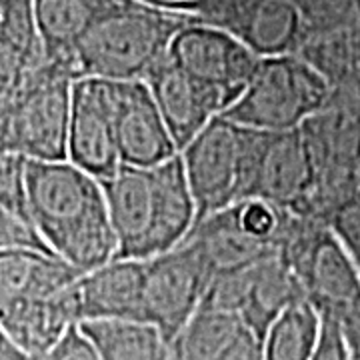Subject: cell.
<instances>
[{"label":"cell","mask_w":360,"mask_h":360,"mask_svg":"<svg viewBox=\"0 0 360 360\" xmlns=\"http://www.w3.org/2000/svg\"><path fill=\"white\" fill-rule=\"evenodd\" d=\"M26 214L52 255L80 274L116 257L103 180L66 160H26Z\"/></svg>","instance_id":"obj_1"},{"label":"cell","mask_w":360,"mask_h":360,"mask_svg":"<svg viewBox=\"0 0 360 360\" xmlns=\"http://www.w3.org/2000/svg\"><path fill=\"white\" fill-rule=\"evenodd\" d=\"M116 236L115 258H148L180 245L196 220L182 156L155 167L120 165L103 180Z\"/></svg>","instance_id":"obj_2"},{"label":"cell","mask_w":360,"mask_h":360,"mask_svg":"<svg viewBox=\"0 0 360 360\" xmlns=\"http://www.w3.org/2000/svg\"><path fill=\"white\" fill-rule=\"evenodd\" d=\"M191 20L193 14L132 0L90 26L70 51L68 68L77 78L144 80Z\"/></svg>","instance_id":"obj_3"},{"label":"cell","mask_w":360,"mask_h":360,"mask_svg":"<svg viewBox=\"0 0 360 360\" xmlns=\"http://www.w3.org/2000/svg\"><path fill=\"white\" fill-rule=\"evenodd\" d=\"M281 257L292 269L321 319L338 326L354 356H359L360 272L328 224L310 212H290Z\"/></svg>","instance_id":"obj_4"},{"label":"cell","mask_w":360,"mask_h":360,"mask_svg":"<svg viewBox=\"0 0 360 360\" xmlns=\"http://www.w3.org/2000/svg\"><path fill=\"white\" fill-rule=\"evenodd\" d=\"M298 130L312 168L307 212L328 224L336 208L360 193V80L330 86Z\"/></svg>","instance_id":"obj_5"},{"label":"cell","mask_w":360,"mask_h":360,"mask_svg":"<svg viewBox=\"0 0 360 360\" xmlns=\"http://www.w3.org/2000/svg\"><path fill=\"white\" fill-rule=\"evenodd\" d=\"M77 77L46 60L0 106V146L26 160H66Z\"/></svg>","instance_id":"obj_6"},{"label":"cell","mask_w":360,"mask_h":360,"mask_svg":"<svg viewBox=\"0 0 360 360\" xmlns=\"http://www.w3.org/2000/svg\"><path fill=\"white\" fill-rule=\"evenodd\" d=\"M330 84L298 54L258 58L238 98L222 112L257 130H295L328 96Z\"/></svg>","instance_id":"obj_7"},{"label":"cell","mask_w":360,"mask_h":360,"mask_svg":"<svg viewBox=\"0 0 360 360\" xmlns=\"http://www.w3.org/2000/svg\"><path fill=\"white\" fill-rule=\"evenodd\" d=\"M310 193L312 168L300 130L245 127L240 200L260 198L290 212H307Z\"/></svg>","instance_id":"obj_8"},{"label":"cell","mask_w":360,"mask_h":360,"mask_svg":"<svg viewBox=\"0 0 360 360\" xmlns=\"http://www.w3.org/2000/svg\"><path fill=\"white\" fill-rule=\"evenodd\" d=\"M144 262V324L170 345L202 307L214 270L188 238Z\"/></svg>","instance_id":"obj_9"},{"label":"cell","mask_w":360,"mask_h":360,"mask_svg":"<svg viewBox=\"0 0 360 360\" xmlns=\"http://www.w3.org/2000/svg\"><path fill=\"white\" fill-rule=\"evenodd\" d=\"M245 127L214 116L182 150V165L196 206V222L240 202Z\"/></svg>","instance_id":"obj_10"},{"label":"cell","mask_w":360,"mask_h":360,"mask_svg":"<svg viewBox=\"0 0 360 360\" xmlns=\"http://www.w3.org/2000/svg\"><path fill=\"white\" fill-rule=\"evenodd\" d=\"M188 14L231 32L258 58L296 54L304 32L292 0H196Z\"/></svg>","instance_id":"obj_11"},{"label":"cell","mask_w":360,"mask_h":360,"mask_svg":"<svg viewBox=\"0 0 360 360\" xmlns=\"http://www.w3.org/2000/svg\"><path fill=\"white\" fill-rule=\"evenodd\" d=\"M168 56L191 77L224 92L231 104L245 90L258 65L257 54L236 37L196 18L176 32Z\"/></svg>","instance_id":"obj_12"},{"label":"cell","mask_w":360,"mask_h":360,"mask_svg":"<svg viewBox=\"0 0 360 360\" xmlns=\"http://www.w3.org/2000/svg\"><path fill=\"white\" fill-rule=\"evenodd\" d=\"M68 160L98 180L112 176L122 165L116 146L110 80L94 77L75 80Z\"/></svg>","instance_id":"obj_13"},{"label":"cell","mask_w":360,"mask_h":360,"mask_svg":"<svg viewBox=\"0 0 360 360\" xmlns=\"http://www.w3.org/2000/svg\"><path fill=\"white\" fill-rule=\"evenodd\" d=\"M118 156L129 167H155L179 148L144 80H110Z\"/></svg>","instance_id":"obj_14"},{"label":"cell","mask_w":360,"mask_h":360,"mask_svg":"<svg viewBox=\"0 0 360 360\" xmlns=\"http://www.w3.org/2000/svg\"><path fill=\"white\" fill-rule=\"evenodd\" d=\"M144 82L155 96L179 153L214 116L231 106L224 92L191 77L170 56L158 63Z\"/></svg>","instance_id":"obj_15"},{"label":"cell","mask_w":360,"mask_h":360,"mask_svg":"<svg viewBox=\"0 0 360 360\" xmlns=\"http://www.w3.org/2000/svg\"><path fill=\"white\" fill-rule=\"evenodd\" d=\"M146 262L115 258L80 274L75 283L78 324L82 322H144Z\"/></svg>","instance_id":"obj_16"},{"label":"cell","mask_w":360,"mask_h":360,"mask_svg":"<svg viewBox=\"0 0 360 360\" xmlns=\"http://www.w3.org/2000/svg\"><path fill=\"white\" fill-rule=\"evenodd\" d=\"M75 283L56 295L32 298L8 310L0 319V335L28 356L44 359L78 324Z\"/></svg>","instance_id":"obj_17"},{"label":"cell","mask_w":360,"mask_h":360,"mask_svg":"<svg viewBox=\"0 0 360 360\" xmlns=\"http://www.w3.org/2000/svg\"><path fill=\"white\" fill-rule=\"evenodd\" d=\"M170 360H262L260 340L236 314L198 309L168 345Z\"/></svg>","instance_id":"obj_18"},{"label":"cell","mask_w":360,"mask_h":360,"mask_svg":"<svg viewBox=\"0 0 360 360\" xmlns=\"http://www.w3.org/2000/svg\"><path fill=\"white\" fill-rule=\"evenodd\" d=\"M300 298H307L302 286L281 252H276L245 266L236 316L262 342L274 319Z\"/></svg>","instance_id":"obj_19"},{"label":"cell","mask_w":360,"mask_h":360,"mask_svg":"<svg viewBox=\"0 0 360 360\" xmlns=\"http://www.w3.org/2000/svg\"><path fill=\"white\" fill-rule=\"evenodd\" d=\"M80 276L65 260L32 248L0 250V319L26 300L68 288Z\"/></svg>","instance_id":"obj_20"},{"label":"cell","mask_w":360,"mask_h":360,"mask_svg":"<svg viewBox=\"0 0 360 360\" xmlns=\"http://www.w3.org/2000/svg\"><path fill=\"white\" fill-rule=\"evenodd\" d=\"M44 63L32 0H0V106Z\"/></svg>","instance_id":"obj_21"},{"label":"cell","mask_w":360,"mask_h":360,"mask_svg":"<svg viewBox=\"0 0 360 360\" xmlns=\"http://www.w3.org/2000/svg\"><path fill=\"white\" fill-rule=\"evenodd\" d=\"M186 238L198 246L214 272L238 269L278 252L276 246L246 224L238 205L222 208L196 222Z\"/></svg>","instance_id":"obj_22"},{"label":"cell","mask_w":360,"mask_h":360,"mask_svg":"<svg viewBox=\"0 0 360 360\" xmlns=\"http://www.w3.org/2000/svg\"><path fill=\"white\" fill-rule=\"evenodd\" d=\"M129 2L132 0H32L44 58L68 68L70 51L90 26Z\"/></svg>","instance_id":"obj_23"},{"label":"cell","mask_w":360,"mask_h":360,"mask_svg":"<svg viewBox=\"0 0 360 360\" xmlns=\"http://www.w3.org/2000/svg\"><path fill=\"white\" fill-rule=\"evenodd\" d=\"M101 360H170L168 342L144 322H82Z\"/></svg>","instance_id":"obj_24"},{"label":"cell","mask_w":360,"mask_h":360,"mask_svg":"<svg viewBox=\"0 0 360 360\" xmlns=\"http://www.w3.org/2000/svg\"><path fill=\"white\" fill-rule=\"evenodd\" d=\"M322 319L307 298L283 310L262 338V360H310L321 336Z\"/></svg>","instance_id":"obj_25"},{"label":"cell","mask_w":360,"mask_h":360,"mask_svg":"<svg viewBox=\"0 0 360 360\" xmlns=\"http://www.w3.org/2000/svg\"><path fill=\"white\" fill-rule=\"evenodd\" d=\"M296 54L304 58L330 84L360 80V26L309 37L300 42Z\"/></svg>","instance_id":"obj_26"},{"label":"cell","mask_w":360,"mask_h":360,"mask_svg":"<svg viewBox=\"0 0 360 360\" xmlns=\"http://www.w3.org/2000/svg\"><path fill=\"white\" fill-rule=\"evenodd\" d=\"M292 2L302 18V28H304L302 40L360 26V0H292Z\"/></svg>","instance_id":"obj_27"},{"label":"cell","mask_w":360,"mask_h":360,"mask_svg":"<svg viewBox=\"0 0 360 360\" xmlns=\"http://www.w3.org/2000/svg\"><path fill=\"white\" fill-rule=\"evenodd\" d=\"M26 158L13 150L0 146V205L11 210L26 214V191H25Z\"/></svg>","instance_id":"obj_28"},{"label":"cell","mask_w":360,"mask_h":360,"mask_svg":"<svg viewBox=\"0 0 360 360\" xmlns=\"http://www.w3.org/2000/svg\"><path fill=\"white\" fill-rule=\"evenodd\" d=\"M328 229L360 272V193L348 198L330 214Z\"/></svg>","instance_id":"obj_29"},{"label":"cell","mask_w":360,"mask_h":360,"mask_svg":"<svg viewBox=\"0 0 360 360\" xmlns=\"http://www.w3.org/2000/svg\"><path fill=\"white\" fill-rule=\"evenodd\" d=\"M11 248H32L52 255L30 220L11 210L8 206L0 205V250Z\"/></svg>","instance_id":"obj_30"},{"label":"cell","mask_w":360,"mask_h":360,"mask_svg":"<svg viewBox=\"0 0 360 360\" xmlns=\"http://www.w3.org/2000/svg\"><path fill=\"white\" fill-rule=\"evenodd\" d=\"M42 360H101V356L92 340L84 335L80 324H77Z\"/></svg>","instance_id":"obj_31"},{"label":"cell","mask_w":360,"mask_h":360,"mask_svg":"<svg viewBox=\"0 0 360 360\" xmlns=\"http://www.w3.org/2000/svg\"><path fill=\"white\" fill-rule=\"evenodd\" d=\"M310 360H354V352L340 328L322 319L321 336Z\"/></svg>","instance_id":"obj_32"},{"label":"cell","mask_w":360,"mask_h":360,"mask_svg":"<svg viewBox=\"0 0 360 360\" xmlns=\"http://www.w3.org/2000/svg\"><path fill=\"white\" fill-rule=\"evenodd\" d=\"M0 360H40L34 359V356H28L22 350H18L16 347H13L4 336L0 335Z\"/></svg>","instance_id":"obj_33"},{"label":"cell","mask_w":360,"mask_h":360,"mask_svg":"<svg viewBox=\"0 0 360 360\" xmlns=\"http://www.w3.org/2000/svg\"><path fill=\"white\" fill-rule=\"evenodd\" d=\"M146 4H153L158 8H168V11H179V13H188L196 0H142Z\"/></svg>","instance_id":"obj_34"},{"label":"cell","mask_w":360,"mask_h":360,"mask_svg":"<svg viewBox=\"0 0 360 360\" xmlns=\"http://www.w3.org/2000/svg\"><path fill=\"white\" fill-rule=\"evenodd\" d=\"M354 360H360V354H359V356H354Z\"/></svg>","instance_id":"obj_35"}]
</instances>
